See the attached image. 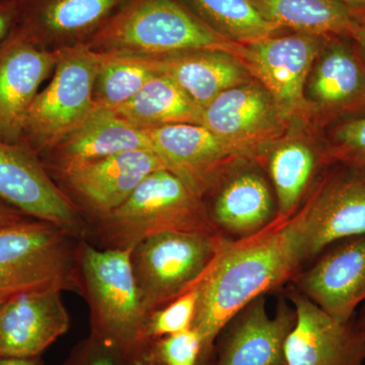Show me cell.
Masks as SVG:
<instances>
[{
    "label": "cell",
    "mask_w": 365,
    "mask_h": 365,
    "mask_svg": "<svg viewBox=\"0 0 365 365\" xmlns=\"http://www.w3.org/2000/svg\"><path fill=\"white\" fill-rule=\"evenodd\" d=\"M100 62L101 53L86 44L57 49L54 74L29 109L21 143L41 158L90 116Z\"/></svg>",
    "instance_id": "obj_6"
},
{
    "label": "cell",
    "mask_w": 365,
    "mask_h": 365,
    "mask_svg": "<svg viewBox=\"0 0 365 365\" xmlns=\"http://www.w3.org/2000/svg\"><path fill=\"white\" fill-rule=\"evenodd\" d=\"M173 232L220 235L202 197L162 169L148 175L121 205L88 223L85 240L98 249L130 251L151 235Z\"/></svg>",
    "instance_id": "obj_3"
},
{
    "label": "cell",
    "mask_w": 365,
    "mask_h": 365,
    "mask_svg": "<svg viewBox=\"0 0 365 365\" xmlns=\"http://www.w3.org/2000/svg\"><path fill=\"white\" fill-rule=\"evenodd\" d=\"M131 55L153 73L169 78L203 109L223 91L248 83L253 76L239 57L225 51L197 50L163 55Z\"/></svg>",
    "instance_id": "obj_20"
},
{
    "label": "cell",
    "mask_w": 365,
    "mask_h": 365,
    "mask_svg": "<svg viewBox=\"0 0 365 365\" xmlns=\"http://www.w3.org/2000/svg\"><path fill=\"white\" fill-rule=\"evenodd\" d=\"M337 145L332 157L349 169L365 174V116L349 120L335 132Z\"/></svg>",
    "instance_id": "obj_31"
},
{
    "label": "cell",
    "mask_w": 365,
    "mask_h": 365,
    "mask_svg": "<svg viewBox=\"0 0 365 365\" xmlns=\"http://www.w3.org/2000/svg\"><path fill=\"white\" fill-rule=\"evenodd\" d=\"M81 240L54 223L30 216L0 227V304L43 290L81 295Z\"/></svg>",
    "instance_id": "obj_5"
},
{
    "label": "cell",
    "mask_w": 365,
    "mask_h": 365,
    "mask_svg": "<svg viewBox=\"0 0 365 365\" xmlns=\"http://www.w3.org/2000/svg\"><path fill=\"white\" fill-rule=\"evenodd\" d=\"M144 132L167 170L203 199L234 170L262 162L253 151L220 138L201 125H167Z\"/></svg>",
    "instance_id": "obj_9"
},
{
    "label": "cell",
    "mask_w": 365,
    "mask_h": 365,
    "mask_svg": "<svg viewBox=\"0 0 365 365\" xmlns=\"http://www.w3.org/2000/svg\"><path fill=\"white\" fill-rule=\"evenodd\" d=\"M131 251V250H130ZM130 251L78 247L81 297L90 309V334L129 365H144L153 341L145 334L148 314L132 273Z\"/></svg>",
    "instance_id": "obj_2"
},
{
    "label": "cell",
    "mask_w": 365,
    "mask_h": 365,
    "mask_svg": "<svg viewBox=\"0 0 365 365\" xmlns=\"http://www.w3.org/2000/svg\"><path fill=\"white\" fill-rule=\"evenodd\" d=\"M60 365H129L116 351L88 335L79 341Z\"/></svg>",
    "instance_id": "obj_32"
},
{
    "label": "cell",
    "mask_w": 365,
    "mask_h": 365,
    "mask_svg": "<svg viewBox=\"0 0 365 365\" xmlns=\"http://www.w3.org/2000/svg\"><path fill=\"white\" fill-rule=\"evenodd\" d=\"M287 118L267 88L250 81L223 91L204 108L201 126L263 160L264 146L284 130Z\"/></svg>",
    "instance_id": "obj_15"
},
{
    "label": "cell",
    "mask_w": 365,
    "mask_h": 365,
    "mask_svg": "<svg viewBox=\"0 0 365 365\" xmlns=\"http://www.w3.org/2000/svg\"><path fill=\"white\" fill-rule=\"evenodd\" d=\"M295 323L297 312L287 299H280L270 316L265 295L257 297L218 335L215 365H287L285 343Z\"/></svg>",
    "instance_id": "obj_13"
},
{
    "label": "cell",
    "mask_w": 365,
    "mask_h": 365,
    "mask_svg": "<svg viewBox=\"0 0 365 365\" xmlns=\"http://www.w3.org/2000/svg\"><path fill=\"white\" fill-rule=\"evenodd\" d=\"M324 38L297 33L245 45L242 61L287 117L306 106L304 86L321 54Z\"/></svg>",
    "instance_id": "obj_14"
},
{
    "label": "cell",
    "mask_w": 365,
    "mask_h": 365,
    "mask_svg": "<svg viewBox=\"0 0 365 365\" xmlns=\"http://www.w3.org/2000/svg\"><path fill=\"white\" fill-rule=\"evenodd\" d=\"M26 217H28V215H24L18 209L7 205L6 203L0 202V227L13 225V223L21 222Z\"/></svg>",
    "instance_id": "obj_34"
},
{
    "label": "cell",
    "mask_w": 365,
    "mask_h": 365,
    "mask_svg": "<svg viewBox=\"0 0 365 365\" xmlns=\"http://www.w3.org/2000/svg\"><path fill=\"white\" fill-rule=\"evenodd\" d=\"M287 299L297 312L285 343L287 365H364L365 307L359 319L341 323L294 287Z\"/></svg>",
    "instance_id": "obj_12"
},
{
    "label": "cell",
    "mask_w": 365,
    "mask_h": 365,
    "mask_svg": "<svg viewBox=\"0 0 365 365\" xmlns=\"http://www.w3.org/2000/svg\"><path fill=\"white\" fill-rule=\"evenodd\" d=\"M292 281L295 289L336 321H351L365 302V235L324 254Z\"/></svg>",
    "instance_id": "obj_17"
},
{
    "label": "cell",
    "mask_w": 365,
    "mask_h": 365,
    "mask_svg": "<svg viewBox=\"0 0 365 365\" xmlns=\"http://www.w3.org/2000/svg\"><path fill=\"white\" fill-rule=\"evenodd\" d=\"M319 162L316 151L302 141H287L269 153L267 169L277 203L276 220H287L299 210Z\"/></svg>",
    "instance_id": "obj_26"
},
{
    "label": "cell",
    "mask_w": 365,
    "mask_h": 365,
    "mask_svg": "<svg viewBox=\"0 0 365 365\" xmlns=\"http://www.w3.org/2000/svg\"><path fill=\"white\" fill-rule=\"evenodd\" d=\"M0 365H44V360L41 357L35 359H14V357L0 356Z\"/></svg>",
    "instance_id": "obj_35"
},
{
    "label": "cell",
    "mask_w": 365,
    "mask_h": 365,
    "mask_svg": "<svg viewBox=\"0 0 365 365\" xmlns=\"http://www.w3.org/2000/svg\"><path fill=\"white\" fill-rule=\"evenodd\" d=\"M311 95L314 102L330 110L365 104L364 64L345 45H331L314 67Z\"/></svg>",
    "instance_id": "obj_25"
},
{
    "label": "cell",
    "mask_w": 365,
    "mask_h": 365,
    "mask_svg": "<svg viewBox=\"0 0 365 365\" xmlns=\"http://www.w3.org/2000/svg\"><path fill=\"white\" fill-rule=\"evenodd\" d=\"M20 26L14 32L44 48L88 32L104 20L120 0H16Z\"/></svg>",
    "instance_id": "obj_22"
},
{
    "label": "cell",
    "mask_w": 365,
    "mask_h": 365,
    "mask_svg": "<svg viewBox=\"0 0 365 365\" xmlns=\"http://www.w3.org/2000/svg\"><path fill=\"white\" fill-rule=\"evenodd\" d=\"M302 269L288 220H275L258 234L225 240L198 284L192 329L200 338L198 365H215V341L252 300L294 279Z\"/></svg>",
    "instance_id": "obj_1"
},
{
    "label": "cell",
    "mask_w": 365,
    "mask_h": 365,
    "mask_svg": "<svg viewBox=\"0 0 365 365\" xmlns=\"http://www.w3.org/2000/svg\"><path fill=\"white\" fill-rule=\"evenodd\" d=\"M266 20L278 28L319 36L357 39L361 24L354 9L340 0H252Z\"/></svg>",
    "instance_id": "obj_23"
},
{
    "label": "cell",
    "mask_w": 365,
    "mask_h": 365,
    "mask_svg": "<svg viewBox=\"0 0 365 365\" xmlns=\"http://www.w3.org/2000/svg\"><path fill=\"white\" fill-rule=\"evenodd\" d=\"M0 202L85 239L88 223L50 176L39 155L0 139Z\"/></svg>",
    "instance_id": "obj_11"
},
{
    "label": "cell",
    "mask_w": 365,
    "mask_h": 365,
    "mask_svg": "<svg viewBox=\"0 0 365 365\" xmlns=\"http://www.w3.org/2000/svg\"><path fill=\"white\" fill-rule=\"evenodd\" d=\"M139 130L174 124L202 123L203 108L167 76L155 73L124 105L113 110Z\"/></svg>",
    "instance_id": "obj_24"
},
{
    "label": "cell",
    "mask_w": 365,
    "mask_h": 365,
    "mask_svg": "<svg viewBox=\"0 0 365 365\" xmlns=\"http://www.w3.org/2000/svg\"><path fill=\"white\" fill-rule=\"evenodd\" d=\"M57 50L13 32L0 45V139L20 143L26 114L41 83L55 68Z\"/></svg>",
    "instance_id": "obj_16"
},
{
    "label": "cell",
    "mask_w": 365,
    "mask_h": 365,
    "mask_svg": "<svg viewBox=\"0 0 365 365\" xmlns=\"http://www.w3.org/2000/svg\"><path fill=\"white\" fill-rule=\"evenodd\" d=\"M167 169L153 150H132L48 170L86 223L102 217L131 195L151 173Z\"/></svg>",
    "instance_id": "obj_10"
},
{
    "label": "cell",
    "mask_w": 365,
    "mask_h": 365,
    "mask_svg": "<svg viewBox=\"0 0 365 365\" xmlns=\"http://www.w3.org/2000/svg\"><path fill=\"white\" fill-rule=\"evenodd\" d=\"M227 237L197 232L151 235L130 251L132 273L146 313L197 287Z\"/></svg>",
    "instance_id": "obj_7"
},
{
    "label": "cell",
    "mask_w": 365,
    "mask_h": 365,
    "mask_svg": "<svg viewBox=\"0 0 365 365\" xmlns=\"http://www.w3.org/2000/svg\"><path fill=\"white\" fill-rule=\"evenodd\" d=\"M58 290L18 295L0 304V356L35 359L71 325Z\"/></svg>",
    "instance_id": "obj_18"
},
{
    "label": "cell",
    "mask_w": 365,
    "mask_h": 365,
    "mask_svg": "<svg viewBox=\"0 0 365 365\" xmlns=\"http://www.w3.org/2000/svg\"><path fill=\"white\" fill-rule=\"evenodd\" d=\"M344 2L347 6H351L352 9H360V7H365V0H340Z\"/></svg>",
    "instance_id": "obj_36"
},
{
    "label": "cell",
    "mask_w": 365,
    "mask_h": 365,
    "mask_svg": "<svg viewBox=\"0 0 365 365\" xmlns=\"http://www.w3.org/2000/svg\"><path fill=\"white\" fill-rule=\"evenodd\" d=\"M132 150H153L146 132L121 119L113 110L96 107L76 130L44 155L47 170L68 163L90 162Z\"/></svg>",
    "instance_id": "obj_21"
},
{
    "label": "cell",
    "mask_w": 365,
    "mask_h": 365,
    "mask_svg": "<svg viewBox=\"0 0 365 365\" xmlns=\"http://www.w3.org/2000/svg\"><path fill=\"white\" fill-rule=\"evenodd\" d=\"M86 45L98 52L133 55L216 50L240 59L245 48L215 32L177 0H131Z\"/></svg>",
    "instance_id": "obj_4"
},
{
    "label": "cell",
    "mask_w": 365,
    "mask_h": 365,
    "mask_svg": "<svg viewBox=\"0 0 365 365\" xmlns=\"http://www.w3.org/2000/svg\"><path fill=\"white\" fill-rule=\"evenodd\" d=\"M19 21V6L16 0H0V45L14 31Z\"/></svg>",
    "instance_id": "obj_33"
},
{
    "label": "cell",
    "mask_w": 365,
    "mask_h": 365,
    "mask_svg": "<svg viewBox=\"0 0 365 365\" xmlns=\"http://www.w3.org/2000/svg\"><path fill=\"white\" fill-rule=\"evenodd\" d=\"M93 100L97 107L114 110L135 97L155 73L131 55L100 52Z\"/></svg>",
    "instance_id": "obj_28"
},
{
    "label": "cell",
    "mask_w": 365,
    "mask_h": 365,
    "mask_svg": "<svg viewBox=\"0 0 365 365\" xmlns=\"http://www.w3.org/2000/svg\"><path fill=\"white\" fill-rule=\"evenodd\" d=\"M349 170L322 182L309 200L288 218L302 267L331 245L365 235V174Z\"/></svg>",
    "instance_id": "obj_8"
},
{
    "label": "cell",
    "mask_w": 365,
    "mask_h": 365,
    "mask_svg": "<svg viewBox=\"0 0 365 365\" xmlns=\"http://www.w3.org/2000/svg\"><path fill=\"white\" fill-rule=\"evenodd\" d=\"M251 163L234 170L208 194H215L212 203L206 205L211 222L222 237L234 241L258 234L277 218L267 180L249 167Z\"/></svg>",
    "instance_id": "obj_19"
},
{
    "label": "cell",
    "mask_w": 365,
    "mask_h": 365,
    "mask_svg": "<svg viewBox=\"0 0 365 365\" xmlns=\"http://www.w3.org/2000/svg\"><path fill=\"white\" fill-rule=\"evenodd\" d=\"M357 40H359V42L361 43V44L365 47V21L364 24H361V26H360V30Z\"/></svg>",
    "instance_id": "obj_37"
},
{
    "label": "cell",
    "mask_w": 365,
    "mask_h": 365,
    "mask_svg": "<svg viewBox=\"0 0 365 365\" xmlns=\"http://www.w3.org/2000/svg\"><path fill=\"white\" fill-rule=\"evenodd\" d=\"M201 342L194 329L151 342L144 365H198Z\"/></svg>",
    "instance_id": "obj_30"
},
{
    "label": "cell",
    "mask_w": 365,
    "mask_h": 365,
    "mask_svg": "<svg viewBox=\"0 0 365 365\" xmlns=\"http://www.w3.org/2000/svg\"><path fill=\"white\" fill-rule=\"evenodd\" d=\"M197 16L232 42L250 45L281 29L264 18L252 0H189Z\"/></svg>",
    "instance_id": "obj_27"
},
{
    "label": "cell",
    "mask_w": 365,
    "mask_h": 365,
    "mask_svg": "<svg viewBox=\"0 0 365 365\" xmlns=\"http://www.w3.org/2000/svg\"><path fill=\"white\" fill-rule=\"evenodd\" d=\"M197 299L198 285L162 309L148 314L145 326L148 339L157 340L192 329L195 318Z\"/></svg>",
    "instance_id": "obj_29"
}]
</instances>
